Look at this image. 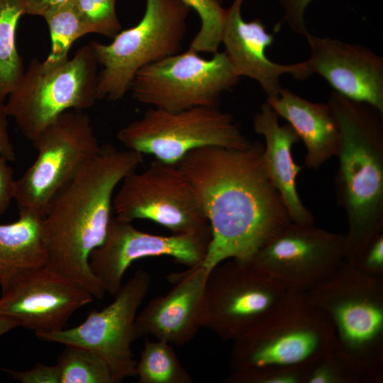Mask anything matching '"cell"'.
Segmentation results:
<instances>
[{"instance_id":"cell-1","label":"cell","mask_w":383,"mask_h":383,"mask_svg":"<svg viewBox=\"0 0 383 383\" xmlns=\"http://www.w3.org/2000/svg\"><path fill=\"white\" fill-rule=\"evenodd\" d=\"M263 150L259 142L243 149L204 147L177 164L210 224L211 241L201 262L209 272L228 259L249 261L291 221L265 170Z\"/></svg>"},{"instance_id":"cell-2","label":"cell","mask_w":383,"mask_h":383,"mask_svg":"<svg viewBox=\"0 0 383 383\" xmlns=\"http://www.w3.org/2000/svg\"><path fill=\"white\" fill-rule=\"evenodd\" d=\"M143 161V155L111 144L99 152L52 199L42 218L50 270L102 299L106 292L89 267V255L104 240L116 187Z\"/></svg>"},{"instance_id":"cell-3","label":"cell","mask_w":383,"mask_h":383,"mask_svg":"<svg viewBox=\"0 0 383 383\" xmlns=\"http://www.w3.org/2000/svg\"><path fill=\"white\" fill-rule=\"evenodd\" d=\"M327 103L341 136L334 192L348 221L345 260L353 264L383 231V113L335 91Z\"/></svg>"},{"instance_id":"cell-4","label":"cell","mask_w":383,"mask_h":383,"mask_svg":"<svg viewBox=\"0 0 383 383\" xmlns=\"http://www.w3.org/2000/svg\"><path fill=\"white\" fill-rule=\"evenodd\" d=\"M329 320L334 351L362 378L383 382V277L367 274L344 260L308 292Z\"/></svg>"},{"instance_id":"cell-5","label":"cell","mask_w":383,"mask_h":383,"mask_svg":"<svg viewBox=\"0 0 383 383\" xmlns=\"http://www.w3.org/2000/svg\"><path fill=\"white\" fill-rule=\"evenodd\" d=\"M233 341L232 370L311 366L334 351L331 324L306 292L287 291L258 323Z\"/></svg>"},{"instance_id":"cell-6","label":"cell","mask_w":383,"mask_h":383,"mask_svg":"<svg viewBox=\"0 0 383 383\" xmlns=\"http://www.w3.org/2000/svg\"><path fill=\"white\" fill-rule=\"evenodd\" d=\"M190 10L179 0H145L144 14L136 25L121 30L109 44L90 42L102 67L98 74L97 100L121 99L141 68L178 53Z\"/></svg>"},{"instance_id":"cell-7","label":"cell","mask_w":383,"mask_h":383,"mask_svg":"<svg viewBox=\"0 0 383 383\" xmlns=\"http://www.w3.org/2000/svg\"><path fill=\"white\" fill-rule=\"evenodd\" d=\"M98 66L90 44L54 67L32 59L5 103L9 116L32 141L60 114L84 111L97 100Z\"/></svg>"},{"instance_id":"cell-8","label":"cell","mask_w":383,"mask_h":383,"mask_svg":"<svg viewBox=\"0 0 383 383\" xmlns=\"http://www.w3.org/2000/svg\"><path fill=\"white\" fill-rule=\"evenodd\" d=\"M128 150L177 165L189 152L204 147L247 148L250 141L234 118L218 107H194L180 111L149 108L117 133Z\"/></svg>"},{"instance_id":"cell-9","label":"cell","mask_w":383,"mask_h":383,"mask_svg":"<svg viewBox=\"0 0 383 383\" xmlns=\"http://www.w3.org/2000/svg\"><path fill=\"white\" fill-rule=\"evenodd\" d=\"M38 155L16 180L19 212L43 218L54 196L100 150L89 116L80 110L60 114L32 141Z\"/></svg>"},{"instance_id":"cell-10","label":"cell","mask_w":383,"mask_h":383,"mask_svg":"<svg viewBox=\"0 0 383 383\" xmlns=\"http://www.w3.org/2000/svg\"><path fill=\"white\" fill-rule=\"evenodd\" d=\"M240 78L225 52L206 59L188 49L141 68L130 91L138 102L169 111L218 107Z\"/></svg>"},{"instance_id":"cell-11","label":"cell","mask_w":383,"mask_h":383,"mask_svg":"<svg viewBox=\"0 0 383 383\" xmlns=\"http://www.w3.org/2000/svg\"><path fill=\"white\" fill-rule=\"evenodd\" d=\"M113 198L116 217L154 221L172 234L211 235L209 222L183 171L155 160L127 175Z\"/></svg>"},{"instance_id":"cell-12","label":"cell","mask_w":383,"mask_h":383,"mask_svg":"<svg viewBox=\"0 0 383 383\" xmlns=\"http://www.w3.org/2000/svg\"><path fill=\"white\" fill-rule=\"evenodd\" d=\"M287 291L250 262L224 260L209 272L202 328L234 340L258 323Z\"/></svg>"},{"instance_id":"cell-13","label":"cell","mask_w":383,"mask_h":383,"mask_svg":"<svg viewBox=\"0 0 383 383\" xmlns=\"http://www.w3.org/2000/svg\"><path fill=\"white\" fill-rule=\"evenodd\" d=\"M345 259V235L291 221L247 262L287 290L308 292L329 278Z\"/></svg>"},{"instance_id":"cell-14","label":"cell","mask_w":383,"mask_h":383,"mask_svg":"<svg viewBox=\"0 0 383 383\" xmlns=\"http://www.w3.org/2000/svg\"><path fill=\"white\" fill-rule=\"evenodd\" d=\"M150 276L138 270L114 295V300L101 311H91L76 327L36 335L40 339L87 348L108 364L113 383L135 376L137 362L132 343L138 338L135 321L146 297Z\"/></svg>"},{"instance_id":"cell-15","label":"cell","mask_w":383,"mask_h":383,"mask_svg":"<svg viewBox=\"0 0 383 383\" xmlns=\"http://www.w3.org/2000/svg\"><path fill=\"white\" fill-rule=\"evenodd\" d=\"M0 315L16 319L35 335L64 329L93 295L46 266L0 271Z\"/></svg>"},{"instance_id":"cell-16","label":"cell","mask_w":383,"mask_h":383,"mask_svg":"<svg viewBox=\"0 0 383 383\" xmlns=\"http://www.w3.org/2000/svg\"><path fill=\"white\" fill-rule=\"evenodd\" d=\"M211 238L202 234H150L115 216L111 218L104 240L91 252L89 267L105 292L114 296L134 261L168 256L191 267L204 261Z\"/></svg>"},{"instance_id":"cell-17","label":"cell","mask_w":383,"mask_h":383,"mask_svg":"<svg viewBox=\"0 0 383 383\" xmlns=\"http://www.w3.org/2000/svg\"><path fill=\"white\" fill-rule=\"evenodd\" d=\"M310 48L305 60L312 74L321 76L333 91L368 104L383 113V58L370 48L331 37L304 36Z\"/></svg>"},{"instance_id":"cell-18","label":"cell","mask_w":383,"mask_h":383,"mask_svg":"<svg viewBox=\"0 0 383 383\" xmlns=\"http://www.w3.org/2000/svg\"><path fill=\"white\" fill-rule=\"evenodd\" d=\"M209 271L201 265L170 275L174 286L154 297L138 313V338L151 335L178 346L194 339L202 328L204 292Z\"/></svg>"},{"instance_id":"cell-19","label":"cell","mask_w":383,"mask_h":383,"mask_svg":"<svg viewBox=\"0 0 383 383\" xmlns=\"http://www.w3.org/2000/svg\"><path fill=\"white\" fill-rule=\"evenodd\" d=\"M244 0H233L226 9L221 43L225 52L239 77L255 80L267 95V99L279 96L282 89L280 77L291 74L305 79L311 75L305 61L291 65L274 62L266 50L274 42V35L267 31L259 18L245 21L241 14Z\"/></svg>"},{"instance_id":"cell-20","label":"cell","mask_w":383,"mask_h":383,"mask_svg":"<svg viewBox=\"0 0 383 383\" xmlns=\"http://www.w3.org/2000/svg\"><path fill=\"white\" fill-rule=\"evenodd\" d=\"M253 129L265 142L262 152L267 173L279 192L292 221L314 223L311 211L304 204L296 188V177L303 166L292 156L294 144L300 139L289 124L280 125L279 116L266 101L253 118Z\"/></svg>"},{"instance_id":"cell-21","label":"cell","mask_w":383,"mask_h":383,"mask_svg":"<svg viewBox=\"0 0 383 383\" xmlns=\"http://www.w3.org/2000/svg\"><path fill=\"white\" fill-rule=\"evenodd\" d=\"M267 101L279 117L294 128L305 145L304 166L317 170L333 157L340 145V132L328 103L310 101L288 89Z\"/></svg>"},{"instance_id":"cell-22","label":"cell","mask_w":383,"mask_h":383,"mask_svg":"<svg viewBox=\"0 0 383 383\" xmlns=\"http://www.w3.org/2000/svg\"><path fill=\"white\" fill-rule=\"evenodd\" d=\"M41 221V217L19 212L14 222L0 224V271L47 265Z\"/></svg>"},{"instance_id":"cell-23","label":"cell","mask_w":383,"mask_h":383,"mask_svg":"<svg viewBox=\"0 0 383 383\" xmlns=\"http://www.w3.org/2000/svg\"><path fill=\"white\" fill-rule=\"evenodd\" d=\"M25 15L24 0H0V101L4 102L25 68L16 47V28Z\"/></svg>"},{"instance_id":"cell-24","label":"cell","mask_w":383,"mask_h":383,"mask_svg":"<svg viewBox=\"0 0 383 383\" xmlns=\"http://www.w3.org/2000/svg\"><path fill=\"white\" fill-rule=\"evenodd\" d=\"M135 375L140 383H191L192 377L182 366L168 342L145 339Z\"/></svg>"},{"instance_id":"cell-25","label":"cell","mask_w":383,"mask_h":383,"mask_svg":"<svg viewBox=\"0 0 383 383\" xmlns=\"http://www.w3.org/2000/svg\"><path fill=\"white\" fill-rule=\"evenodd\" d=\"M57 365L60 383H113L108 364L96 353L66 345Z\"/></svg>"},{"instance_id":"cell-26","label":"cell","mask_w":383,"mask_h":383,"mask_svg":"<svg viewBox=\"0 0 383 383\" xmlns=\"http://www.w3.org/2000/svg\"><path fill=\"white\" fill-rule=\"evenodd\" d=\"M74 1L44 18L51 39L50 53L43 61L47 67H54L67 60L70 49L74 41L88 34Z\"/></svg>"},{"instance_id":"cell-27","label":"cell","mask_w":383,"mask_h":383,"mask_svg":"<svg viewBox=\"0 0 383 383\" xmlns=\"http://www.w3.org/2000/svg\"><path fill=\"white\" fill-rule=\"evenodd\" d=\"M199 15L201 27L191 41L189 49L196 52L218 51L224 28L226 9L219 0H179Z\"/></svg>"},{"instance_id":"cell-28","label":"cell","mask_w":383,"mask_h":383,"mask_svg":"<svg viewBox=\"0 0 383 383\" xmlns=\"http://www.w3.org/2000/svg\"><path fill=\"white\" fill-rule=\"evenodd\" d=\"M79 16L89 33L113 38L121 25L116 11V0H74Z\"/></svg>"},{"instance_id":"cell-29","label":"cell","mask_w":383,"mask_h":383,"mask_svg":"<svg viewBox=\"0 0 383 383\" xmlns=\"http://www.w3.org/2000/svg\"><path fill=\"white\" fill-rule=\"evenodd\" d=\"M305 383H362V378L333 352L311 365Z\"/></svg>"},{"instance_id":"cell-30","label":"cell","mask_w":383,"mask_h":383,"mask_svg":"<svg viewBox=\"0 0 383 383\" xmlns=\"http://www.w3.org/2000/svg\"><path fill=\"white\" fill-rule=\"evenodd\" d=\"M313 365V364H312ZM311 366L233 370L226 383H305Z\"/></svg>"},{"instance_id":"cell-31","label":"cell","mask_w":383,"mask_h":383,"mask_svg":"<svg viewBox=\"0 0 383 383\" xmlns=\"http://www.w3.org/2000/svg\"><path fill=\"white\" fill-rule=\"evenodd\" d=\"M352 265L367 274L383 277V231L368 242Z\"/></svg>"},{"instance_id":"cell-32","label":"cell","mask_w":383,"mask_h":383,"mask_svg":"<svg viewBox=\"0 0 383 383\" xmlns=\"http://www.w3.org/2000/svg\"><path fill=\"white\" fill-rule=\"evenodd\" d=\"M13 379L22 383H60V376L57 365H46L38 362L30 370L16 371L4 369Z\"/></svg>"},{"instance_id":"cell-33","label":"cell","mask_w":383,"mask_h":383,"mask_svg":"<svg viewBox=\"0 0 383 383\" xmlns=\"http://www.w3.org/2000/svg\"><path fill=\"white\" fill-rule=\"evenodd\" d=\"M284 15V21L291 30L305 36L309 30L305 22V13L313 0H277Z\"/></svg>"},{"instance_id":"cell-34","label":"cell","mask_w":383,"mask_h":383,"mask_svg":"<svg viewBox=\"0 0 383 383\" xmlns=\"http://www.w3.org/2000/svg\"><path fill=\"white\" fill-rule=\"evenodd\" d=\"M9 160L0 155V216L4 214L14 199L16 180Z\"/></svg>"},{"instance_id":"cell-35","label":"cell","mask_w":383,"mask_h":383,"mask_svg":"<svg viewBox=\"0 0 383 383\" xmlns=\"http://www.w3.org/2000/svg\"><path fill=\"white\" fill-rule=\"evenodd\" d=\"M74 0H24L25 15L45 18Z\"/></svg>"},{"instance_id":"cell-36","label":"cell","mask_w":383,"mask_h":383,"mask_svg":"<svg viewBox=\"0 0 383 383\" xmlns=\"http://www.w3.org/2000/svg\"><path fill=\"white\" fill-rule=\"evenodd\" d=\"M4 102L0 101V155L9 161L16 160V152L8 131V118Z\"/></svg>"},{"instance_id":"cell-37","label":"cell","mask_w":383,"mask_h":383,"mask_svg":"<svg viewBox=\"0 0 383 383\" xmlns=\"http://www.w3.org/2000/svg\"><path fill=\"white\" fill-rule=\"evenodd\" d=\"M18 326L20 323L16 319L0 315V336Z\"/></svg>"}]
</instances>
